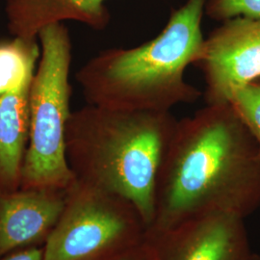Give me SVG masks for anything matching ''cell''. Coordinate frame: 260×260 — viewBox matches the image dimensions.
<instances>
[{"instance_id": "obj_8", "label": "cell", "mask_w": 260, "mask_h": 260, "mask_svg": "<svg viewBox=\"0 0 260 260\" xmlns=\"http://www.w3.org/2000/svg\"><path fill=\"white\" fill-rule=\"evenodd\" d=\"M66 192L24 188L0 191V258L46 244L63 211Z\"/></svg>"}, {"instance_id": "obj_5", "label": "cell", "mask_w": 260, "mask_h": 260, "mask_svg": "<svg viewBox=\"0 0 260 260\" xmlns=\"http://www.w3.org/2000/svg\"><path fill=\"white\" fill-rule=\"evenodd\" d=\"M137 207L121 196L75 179L44 245V260H113L147 239Z\"/></svg>"}, {"instance_id": "obj_3", "label": "cell", "mask_w": 260, "mask_h": 260, "mask_svg": "<svg viewBox=\"0 0 260 260\" xmlns=\"http://www.w3.org/2000/svg\"><path fill=\"white\" fill-rule=\"evenodd\" d=\"M206 0H186L157 37L138 47L101 51L76 73L88 104L136 111H171L202 92L186 81L204 42Z\"/></svg>"}, {"instance_id": "obj_14", "label": "cell", "mask_w": 260, "mask_h": 260, "mask_svg": "<svg viewBox=\"0 0 260 260\" xmlns=\"http://www.w3.org/2000/svg\"><path fill=\"white\" fill-rule=\"evenodd\" d=\"M113 260H156V253L152 243L147 238L136 247Z\"/></svg>"}, {"instance_id": "obj_7", "label": "cell", "mask_w": 260, "mask_h": 260, "mask_svg": "<svg viewBox=\"0 0 260 260\" xmlns=\"http://www.w3.org/2000/svg\"><path fill=\"white\" fill-rule=\"evenodd\" d=\"M149 239L156 260H249L244 219L213 214L191 219Z\"/></svg>"}, {"instance_id": "obj_16", "label": "cell", "mask_w": 260, "mask_h": 260, "mask_svg": "<svg viewBox=\"0 0 260 260\" xmlns=\"http://www.w3.org/2000/svg\"><path fill=\"white\" fill-rule=\"evenodd\" d=\"M249 260H260L259 253H254V252H252Z\"/></svg>"}, {"instance_id": "obj_15", "label": "cell", "mask_w": 260, "mask_h": 260, "mask_svg": "<svg viewBox=\"0 0 260 260\" xmlns=\"http://www.w3.org/2000/svg\"><path fill=\"white\" fill-rule=\"evenodd\" d=\"M0 260H44V246L13 251Z\"/></svg>"}, {"instance_id": "obj_10", "label": "cell", "mask_w": 260, "mask_h": 260, "mask_svg": "<svg viewBox=\"0 0 260 260\" xmlns=\"http://www.w3.org/2000/svg\"><path fill=\"white\" fill-rule=\"evenodd\" d=\"M29 90L0 96V191L20 188L29 139Z\"/></svg>"}, {"instance_id": "obj_1", "label": "cell", "mask_w": 260, "mask_h": 260, "mask_svg": "<svg viewBox=\"0 0 260 260\" xmlns=\"http://www.w3.org/2000/svg\"><path fill=\"white\" fill-rule=\"evenodd\" d=\"M260 207V150L230 103L177 121L158 175L147 237L191 219H246Z\"/></svg>"}, {"instance_id": "obj_11", "label": "cell", "mask_w": 260, "mask_h": 260, "mask_svg": "<svg viewBox=\"0 0 260 260\" xmlns=\"http://www.w3.org/2000/svg\"><path fill=\"white\" fill-rule=\"evenodd\" d=\"M40 57L38 38L0 41V96L30 87Z\"/></svg>"}, {"instance_id": "obj_9", "label": "cell", "mask_w": 260, "mask_h": 260, "mask_svg": "<svg viewBox=\"0 0 260 260\" xmlns=\"http://www.w3.org/2000/svg\"><path fill=\"white\" fill-rule=\"evenodd\" d=\"M105 0H5V15L14 37L37 39L52 23L74 20L102 30L110 21Z\"/></svg>"}, {"instance_id": "obj_13", "label": "cell", "mask_w": 260, "mask_h": 260, "mask_svg": "<svg viewBox=\"0 0 260 260\" xmlns=\"http://www.w3.org/2000/svg\"><path fill=\"white\" fill-rule=\"evenodd\" d=\"M205 14L221 22L237 17L259 19L260 0H206Z\"/></svg>"}, {"instance_id": "obj_12", "label": "cell", "mask_w": 260, "mask_h": 260, "mask_svg": "<svg viewBox=\"0 0 260 260\" xmlns=\"http://www.w3.org/2000/svg\"><path fill=\"white\" fill-rule=\"evenodd\" d=\"M230 103L251 132L260 150V78L237 90Z\"/></svg>"}, {"instance_id": "obj_6", "label": "cell", "mask_w": 260, "mask_h": 260, "mask_svg": "<svg viewBox=\"0 0 260 260\" xmlns=\"http://www.w3.org/2000/svg\"><path fill=\"white\" fill-rule=\"evenodd\" d=\"M194 66L204 75L206 104L230 103L237 90L260 78V19L223 21L204 39Z\"/></svg>"}, {"instance_id": "obj_2", "label": "cell", "mask_w": 260, "mask_h": 260, "mask_svg": "<svg viewBox=\"0 0 260 260\" xmlns=\"http://www.w3.org/2000/svg\"><path fill=\"white\" fill-rule=\"evenodd\" d=\"M177 119L171 111H136L87 104L72 112L67 157L75 178L121 196L151 224L158 175Z\"/></svg>"}, {"instance_id": "obj_4", "label": "cell", "mask_w": 260, "mask_h": 260, "mask_svg": "<svg viewBox=\"0 0 260 260\" xmlns=\"http://www.w3.org/2000/svg\"><path fill=\"white\" fill-rule=\"evenodd\" d=\"M41 57L29 90V139L20 188L67 191L75 181L67 157L73 46L63 22L43 28Z\"/></svg>"}]
</instances>
